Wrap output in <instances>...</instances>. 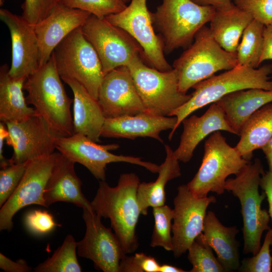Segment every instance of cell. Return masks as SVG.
Returning a JSON list of instances; mask_svg holds the SVG:
<instances>
[{"label": "cell", "instance_id": "74e56055", "mask_svg": "<svg viewBox=\"0 0 272 272\" xmlns=\"http://www.w3.org/2000/svg\"><path fill=\"white\" fill-rule=\"evenodd\" d=\"M160 266L154 257L143 252L135 253L121 259L119 272H160Z\"/></svg>", "mask_w": 272, "mask_h": 272}, {"label": "cell", "instance_id": "3957f363", "mask_svg": "<svg viewBox=\"0 0 272 272\" xmlns=\"http://www.w3.org/2000/svg\"><path fill=\"white\" fill-rule=\"evenodd\" d=\"M272 73V64H264L258 68L237 65L219 75H214L192 87L191 98L174 110L170 116H175L177 122L168 138L171 141L182 121L196 110L216 102L231 93L248 89L272 90V81L268 75Z\"/></svg>", "mask_w": 272, "mask_h": 272}, {"label": "cell", "instance_id": "2e32d148", "mask_svg": "<svg viewBox=\"0 0 272 272\" xmlns=\"http://www.w3.org/2000/svg\"><path fill=\"white\" fill-rule=\"evenodd\" d=\"M83 219L86 228L83 238L78 242V255L91 260L98 270L119 272L120 260L126 254L115 233L93 211L83 209Z\"/></svg>", "mask_w": 272, "mask_h": 272}, {"label": "cell", "instance_id": "b9f144b4", "mask_svg": "<svg viewBox=\"0 0 272 272\" xmlns=\"http://www.w3.org/2000/svg\"><path fill=\"white\" fill-rule=\"evenodd\" d=\"M272 59V25L266 26L263 30V44L260 63Z\"/></svg>", "mask_w": 272, "mask_h": 272}, {"label": "cell", "instance_id": "8fae6325", "mask_svg": "<svg viewBox=\"0 0 272 272\" xmlns=\"http://www.w3.org/2000/svg\"><path fill=\"white\" fill-rule=\"evenodd\" d=\"M105 18L126 32L138 43L142 48L143 56L152 67L160 71L173 69L165 57L162 39L155 32L147 0H131L123 10Z\"/></svg>", "mask_w": 272, "mask_h": 272}, {"label": "cell", "instance_id": "c3c4849f", "mask_svg": "<svg viewBox=\"0 0 272 272\" xmlns=\"http://www.w3.org/2000/svg\"><path fill=\"white\" fill-rule=\"evenodd\" d=\"M272 149V137L266 143V144L261 149V150H269Z\"/></svg>", "mask_w": 272, "mask_h": 272}, {"label": "cell", "instance_id": "ac0fdd59", "mask_svg": "<svg viewBox=\"0 0 272 272\" xmlns=\"http://www.w3.org/2000/svg\"><path fill=\"white\" fill-rule=\"evenodd\" d=\"M0 19L8 26L12 42V62L9 74L14 78H25L39 67V46L34 27L22 16L5 9Z\"/></svg>", "mask_w": 272, "mask_h": 272}, {"label": "cell", "instance_id": "44dd1931", "mask_svg": "<svg viewBox=\"0 0 272 272\" xmlns=\"http://www.w3.org/2000/svg\"><path fill=\"white\" fill-rule=\"evenodd\" d=\"M176 122L175 116H160L147 111L134 115L105 118L101 137L132 140L150 137L163 143L160 133L165 130H172Z\"/></svg>", "mask_w": 272, "mask_h": 272}, {"label": "cell", "instance_id": "30bf717a", "mask_svg": "<svg viewBox=\"0 0 272 272\" xmlns=\"http://www.w3.org/2000/svg\"><path fill=\"white\" fill-rule=\"evenodd\" d=\"M82 32L94 48L101 61L104 75L121 66H127L143 50L126 32L105 18L91 15L81 26Z\"/></svg>", "mask_w": 272, "mask_h": 272}, {"label": "cell", "instance_id": "52a82bcc", "mask_svg": "<svg viewBox=\"0 0 272 272\" xmlns=\"http://www.w3.org/2000/svg\"><path fill=\"white\" fill-rule=\"evenodd\" d=\"M249 162L227 143L220 130L216 131L205 141L202 163L187 187L198 198L207 197L210 191L222 194L227 177L237 174Z\"/></svg>", "mask_w": 272, "mask_h": 272}, {"label": "cell", "instance_id": "ba28073f", "mask_svg": "<svg viewBox=\"0 0 272 272\" xmlns=\"http://www.w3.org/2000/svg\"><path fill=\"white\" fill-rule=\"evenodd\" d=\"M52 55L61 80L78 82L97 100L104 74L98 54L84 35L81 27L67 35L56 46Z\"/></svg>", "mask_w": 272, "mask_h": 272}, {"label": "cell", "instance_id": "4dcf8cb0", "mask_svg": "<svg viewBox=\"0 0 272 272\" xmlns=\"http://www.w3.org/2000/svg\"><path fill=\"white\" fill-rule=\"evenodd\" d=\"M78 242L71 234L67 235L62 244L52 255L39 263L35 272H81L82 268L77 256Z\"/></svg>", "mask_w": 272, "mask_h": 272}, {"label": "cell", "instance_id": "60d3db41", "mask_svg": "<svg viewBox=\"0 0 272 272\" xmlns=\"http://www.w3.org/2000/svg\"><path fill=\"white\" fill-rule=\"evenodd\" d=\"M0 268L6 272H29L32 268L22 259L13 261L3 253H0Z\"/></svg>", "mask_w": 272, "mask_h": 272}, {"label": "cell", "instance_id": "277c9868", "mask_svg": "<svg viewBox=\"0 0 272 272\" xmlns=\"http://www.w3.org/2000/svg\"><path fill=\"white\" fill-rule=\"evenodd\" d=\"M261 161L256 158L249 162L233 178L226 180L225 189L231 191L240 202L243 218L244 254H256L261 247L263 232L269 230V213L261 209L266 196L260 194L261 175L264 173Z\"/></svg>", "mask_w": 272, "mask_h": 272}, {"label": "cell", "instance_id": "836d02e7", "mask_svg": "<svg viewBox=\"0 0 272 272\" xmlns=\"http://www.w3.org/2000/svg\"><path fill=\"white\" fill-rule=\"evenodd\" d=\"M60 3L101 18L118 13L127 7L124 0H60Z\"/></svg>", "mask_w": 272, "mask_h": 272}, {"label": "cell", "instance_id": "4fadbf2b", "mask_svg": "<svg viewBox=\"0 0 272 272\" xmlns=\"http://www.w3.org/2000/svg\"><path fill=\"white\" fill-rule=\"evenodd\" d=\"M9 131L7 143L12 147L11 163H21L55 152L61 136L37 113L21 121L4 123Z\"/></svg>", "mask_w": 272, "mask_h": 272}, {"label": "cell", "instance_id": "6da1fadb", "mask_svg": "<svg viewBox=\"0 0 272 272\" xmlns=\"http://www.w3.org/2000/svg\"><path fill=\"white\" fill-rule=\"evenodd\" d=\"M140 178L134 173L120 175L117 185L111 187L100 180L92 209L101 218L110 219L111 227L124 253L133 252L139 246L136 226L141 214L137 199Z\"/></svg>", "mask_w": 272, "mask_h": 272}, {"label": "cell", "instance_id": "f546056e", "mask_svg": "<svg viewBox=\"0 0 272 272\" xmlns=\"http://www.w3.org/2000/svg\"><path fill=\"white\" fill-rule=\"evenodd\" d=\"M264 27L260 22L253 19L245 29L236 50L238 65L253 68H257L260 65Z\"/></svg>", "mask_w": 272, "mask_h": 272}, {"label": "cell", "instance_id": "681fc988", "mask_svg": "<svg viewBox=\"0 0 272 272\" xmlns=\"http://www.w3.org/2000/svg\"><path fill=\"white\" fill-rule=\"evenodd\" d=\"M125 2H126L128 0H124Z\"/></svg>", "mask_w": 272, "mask_h": 272}, {"label": "cell", "instance_id": "f6af8a7d", "mask_svg": "<svg viewBox=\"0 0 272 272\" xmlns=\"http://www.w3.org/2000/svg\"><path fill=\"white\" fill-rule=\"evenodd\" d=\"M9 131L3 123H0V165L1 168H4L10 164L9 159L5 158L3 155L4 141L7 139Z\"/></svg>", "mask_w": 272, "mask_h": 272}, {"label": "cell", "instance_id": "4316f807", "mask_svg": "<svg viewBox=\"0 0 272 272\" xmlns=\"http://www.w3.org/2000/svg\"><path fill=\"white\" fill-rule=\"evenodd\" d=\"M9 70L7 64L0 67V119L3 123L23 121L37 113L28 106L24 95L26 79L13 78Z\"/></svg>", "mask_w": 272, "mask_h": 272}, {"label": "cell", "instance_id": "ffe728a7", "mask_svg": "<svg viewBox=\"0 0 272 272\" xmlns=\"http://www.w3.org/2000/svg\"><path fill=\"white\" fill-rule=\"evenodd\" d=\"M182 123L183 130L179 145L174 152L179 161L184 163L191 160L197 146L212 133L224 130L236 134L228 122L224 110L217 102L212 103L201 116L193 115L185 118Z\"/></svg>", "mask_w": 272, "mask_h": 272}, {"label": "cell", "instance_id": "7dc6e473", "mask_svg": "<svg viewBox=\"0 0 272 272\" xmlns=\"http://www.w3.org/2000/svg\"><path fill=\"white\" fill-rule=\"evenodd\" d=\"M262 151L265 155L268 164L269 171L272 173V149L262 150Z\"/></svg>", "mask_w": 272, "mask_h": 272}, {"label": "cell", "instance_id": "484cf974", "mask_svg": "<svg viewBox=\"0 0 272 272\" xmlns=\"http://www.w3.org/2000/svg\"><path fill=\"white\" fill-rule=\"evenodd\" d=\"M253 19L234 3L228 8L216 10L210 21V32L226 51L236 54L239 40Z\"/></svg>", "mask_w": 272, "mask_h": 272}, {"label": "cell", "instance_id": "1f68e13d", "mask_svg": "<svg viewBox=\"0 0 272 272\" xmlns=\"http://www.w3.org/2000/svg\"><path fill=\"white\" fill-rule=\"evenodd\" d=\"M213 250L210 245L203 240L200 234L188 249L187 258L192 265V268L189 271H225Z\"/></svg>", "mask_w": 272, "mask_h": 272}, {"label": "cell", "instance_id": "ab89813d", "mask_svg": "<svg viewBox=\"0 0 272 272\" xmlns=\"http://www.w3.org/2000/svg\"><path fill=\"white\" fill-rule=\"evenodd\" d=\"M24 222L27 229L37 235H43L50 232L60 225L55 222L52 215L47 211L33 210L27 213Z\"/></svg>", "mask_w": 272, "mask_h": 272}, {"label": "cell", "instance_id": "cb8c5ba5", "mask_svg": "<svg viewBox=\"0 0 272 272\" xmlns=\"http://www.w3.org/2000/svg\"><path fill=\"white\" fill-rule=\"evenodd\" d=\"M74 94L73 123L74 134H83L98 143L105 117L97 100L78 82L69 79L63 80Z\"/></svg>", "mask_w": 272, "mask_h": 272}, {"label": "cell", "instance_id": "7a4b0ae2", "mask_svg": "<svg viewBox=\"0 0 272 272\" xmlns=\"http://www.w3.org/2000/svg\"><path fill=\"white\" fill-rule=\"evenodd\" d=\"M52 54L48 61L26 79L24 89L28 104L61 136L74 134L70 98L61 82Z\"/></svg>", "mask_w": 272, "mask_h": 272}, {"label": "cell", "instance_id": "83f0119b", "mask_svg": "<svg viewBox=\"0 0 272 272\" xmlns=\"http://www.w3.org/2000/svg\"><path fill=\"white\" fill-rule=\"evenodd\" d=\"M166 156L160 165L158 176L154 182H140L137 190V199L141 214L147 215L150 207L165 205V186L171 180L181 176L179 160L174 151L168 145H165Z\"/></svg>", "mask_w": 272, "mask_h": 272}, {"label": "cell", "instance_id": "f35d334b", "mask_svg": "<svg viewBox=\"0 0 272 272\" xmlns=\"http://www.w3.org/2000/svg\"><path fill=\"white\" fill-rule=\"evenodd\" d=\"M233 3L265 26L272 25V0H234Z\"/></svg>", "mask_w": 272, "mask_h": 272}, {"label": "cell", "instance_id": "d4e9b609", "mask_svg": "<svg viewBox=\"0 0 272 272\" xmlns=\"http://www.w3.org/2000/svg\"><path fill=\"white\" fill-rule=\"evenodd\" d=\"M224 110L226 118L236 134L246 119L255 111L272 102V90L248 89L229 94L216 102Z\"/></svg>", "mask_w": 272, "mask_h": 272}, {"label": "cell", "instance_id": "d6a6232c", "mask_svg": "<svg viewBox=\"0 0 272 272\" xmlns=\"http://www.w3.org/2000/svg\"><path fill=\"white\" fill-rule=\"evenodd\" d=\"M154 226L150 246L162 247L167 251L173 250L172 220L173 210L167 205L153 208Z\"/></svg>", "mask_w": 272, "mask_h": 272}, {"label": "cell", "instance_id": "5bb4252c", "mask_svg": "<svg viewBox=\"0 0 272 272\" xmlns=\"http://www.w3.org/2000/svg\"><path fill=\"white\" fill-rule=\"evenodd\" d=\"M51 155L29 161L18 187L0 210V230H11L13 218L22 208L37 205L46 208L44 190L59 155Z\"/></svg>", "mask_w": 272, "mask_h": 272}, {"label": "cell", "instance_id": "ee69618b", "mask_svg": "<svg viewBox=\"0 0 272 272\" xmlns=\"http://www.w3.org/2000/svg\"><path fill=\"white\" fill-rule=\"evenodd\" d=\"M195 4L202 6H211L216 10L225 9L230 7L233 3L231 0H191Z\"/></svg>", "mask_w": 272, "mask_h": 272}, {"label": "cell", "instance_id": "f1b7e54d", "mask_svg": "<svg viewBox=\"0 0 272 272\" xmlns=\"http://www.w3.org/2000/svg\"><path fill=\"white\" fill-rule=\"evenodd\" d=\"M235 148L241 156L250 161L254 151L262 149L272 137V102L253 112L240 130Z\"/></svg>", "mask_w": 272, "mask_h": 272}, {"label": "cell", "instance_id": "d590c367", "mask_svg": "<svg viewBox=\"0 0 272 272\" xmlns=\"http://www.w3.org/2000/svg\"><path fill=\"white\" fill-rule=\"evenodd\" d=\"M272 245V229L270 228L265 236L262 246L252 257L244 258L238 268L241 272H270L272 256L270 247Z\"/></svg>", "mask_w": 272, "mask_h": 272}, {"label": "cell", "instance_id": "d6986e66", "mask_svg": "<svg viewBox=\"0 0 272 272\" xmlns=\"http://www.w3.org/2000/svg\"><path fill=\"white\" fill-rule=\"evenodd\" d=\"M91 15L60 2L46 18L33 26L39 46V66L46 63L56 46L71 32L81 27Z\"/></svg>", "mask_w": 272, "mask_h": 272}, {"label": "cell", "instance_id": "603a6c76", "mask_svg": "<svg viewBox=\"0 0 272 272\" xmlns=\"http://www.w3.org/2000/svg\"><path fill=\"white\" fill-rule=\"evenodd\" d=\"M238 232L236 226L223 225L213 212L206 214L200 236L215 251L225 271L238 270L240 267L239 244L236 239Z\"/></svg>", "mask_w": 272, "mask_h": 272}, {"label": "cell", "instance_id": "bcb514c9", "mask_svg": "<svg viewBox=\"0 0 272 272\" xmlns=\"http://www.w3.org/2000/svg\"><path fill=\"white\" fill-rule=\"evenodd\" d=\"M186 270L182 268L168 264L161 265L160 272H185Z\"/></svg>", "mask_w": 272, "mask_h": 272}, {"label": "cell", "instance_id": "e0dca14e", "mask_svg": "<svg viewBox=\"0 0 272 272\" xmlns=\"http://www.w3.org/2000/svg\"><path fill=\"white\" fill-rule=\"evenodd\" d=\"M97 101L105 118L134 115L146 111L126 66L118 67L104 75Z\"/></svg>", "mask_w": 272, "mask_h": 272}, {"label": "cell", "instance_id": "5b68a950", "mask_svg": "<svg viewBox=\"0 0 272 272\" xmlns=\"http://www.w3.org/2000/svg\"><path fill=\"white\" fill-rule=\"evenodd\" d=\"M216 11L213 7L200 6L191 0H162L152 17L162 39L164 51L170 53L188 47Z\"/></svg>", "mask_w": 272, "mask_h": 272}, {"label": "cell", "instance_id": "7bdbcfd3", "mask_svg": "<svg viewBox=\"0 0 272 272\" xmlns=\"http://www.w3.org/2000/svg\"><path fill=\"white\" fill-rule=\"evenodd\" d=\"M260 186L264 191L268 203V213L272 220V173L269 171L262 175Z\"/></svg>", "mask_w": 272, "mask_h": 272}, {"label": "cell", "instance_id": "e575fe53", "mask_svg": "<svg viewBox=\"0 0 272 272\" xmlns=\"http://www.w3.org/2000/svg\"><path fill=\"white\" fill-rule=\"evenodd\" d=\"M28 162L11 163L0 170V207L8 200L19 185Z\"/></svg>", "mask_w": 272, "mask_h": 272}, {"label": "cell", "instance_id": "9a60e30c", "mask_svg": "<svg viewBox=\"0 0 272 272\" xmlns=\"http://www.w3.org/2000/svg\"><path fill=\"white\" fill-rule=\"evenodd\" d=\"M214 196L204 198L194 196L187 184L180 185L174 199L173 223L172 226L174 256L178 258L185 253L202 233L206 211L216 202Z\"/></svg>", "mask_w": 272, "mask_h": 272}, {"label": "cell", "instance_id": "9c48e42d", "mask_svg": "<svg viewBox=\"0 0 272 272\" xmlns=\"http://www.w3.org/2000/svg\"><path fill=\"white\" fill-rule=\"evenodd\" d=\"M127 66L147 112L170 116L191 97V94L179 90L178 74L174 68L160 71L150 67L144 63L141 55L134 57Z\"/></svg>", "mask_w": 272, "mask_h": 272}, {"label": "cell", "instance_id": "8992f818", "mask_svg": "<svg viewBox=\"0 0 272 272\" xmlns=\"http://www.w3.org/2000/svg\"><path fill=\"white\" fill-rule=\"evenodd\" d=\"M237 65L236 54L222 48L205 25L195 35L193 43L174 61L173 68L178 74L179 90L186 93L217 72Z\"/></svg>", "mask_w": 272, "mask_h": 272}, {"label": "cell", "instance_id": "7402d4cb", "mask_svg": "<svg viewBox=\"0 0 272 272\" xmlns=\"http://www.w3.org/2000/svg\"><path fill=\"white\" fill-rule=\"evenodd\" d=\"M75 163L59 153L44 192L46 208L63 201L74 203L83 210L93 211L91 202L82 192V183L76 173Z\"/></svg>", "mask_w": 272, "mask_h": 272}, {"label": "cell", "instance_id": "7c38bea8", "mask_svg": "<svg viewBox=\"0 0 272 272\" xmlns=\"http://www.w3.org/2000/svg\"><path fill=\"white\" fill-rule=\"evenodd\" d=\"M117 144L99 145L81 134L59 137L56 143V150L75 163L87 168L98 180H105V170L108 164L126 162L144 167L152 173H158L160 166L142 161L141 158L117 155L110 153L117 149Z\"/></svg>", "mask_w": 272, "mask_h": 272}, {"label": "cell", "instance_id": "8d00e7d4", "mask_svg": "<svg viewBox=\"0 0 272 272\" xmlns=\"http://www.w3.org/2000/svg\"><path fill=\"white\" fill-rule=\"evenodd\" d=\"M60 0H25L21 5L22 17L34 26L46 18Z\"/></svg>", "mask_w": 272, "mask_h": 272}]
</instances>
